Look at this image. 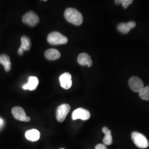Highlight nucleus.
I'll return each instance as SVG.
<instances>
[{
  "label": "nucleus",
  "instance_id": "nucleus-1",
  "mask_svg": "<svg viewBox=\"0 0 149 149\" xmlns=\"http://www.w3.org/2000/svg\"><path fill=\"white\" fill-rule=\"evenodd\" d=\"M64 16L68 21L76 26H80L83 22L82 14L75 8H67L65 11Z\"/></svg>",
  "mask_w": 149,
  "mask_h": 149
},
{
  "label": "nucleus",
  "instance_id": "nucleus-2",
  "mask_svg": "<svg viewBox=\"0 0 149 149\" xmlns=\"http://www.w3.org/2000/svg\"><path fill=\"white\" fill-rule=\"evenodd\" d=\"M47 40L48 42L52 45L65 44L68 42L67 38L61 33L58 32L50 33L48 35Z\"/></svg>",
  "mask_w": 149,
  "mask_h": 149
},
{
  "label": "nucleus",
  "instance_id": "nucleus-3",
  "mask_svg": "<svg viewBox=\"0 0 149 149\" xmlns=\"http://www.w3.org/2000/svg\"><path fill=\"white\" fill-rule=\"evenodd\" d=\"M132 138L135 145L139 148L145 149L149 146L148 140L142 134L134 132L132 134Z\"/></svg>",
  "mask_w": 149,
  "mask_h": 149
},
{
  "label": "nucleus",
  "instance_id": "nucleus-4",
  "mask_svg": "<svg viewBox=\"0 0 149 149\" xmlns=\"http://www.w3.org/2000/svg\"><path fill=\"white\" fill-rule=\"evenodd\" d=\"M22 21L29 26L34 27L39 23V18L33 11H30L23 16Z\"/></svg>",
  "mask_w": 149,
  "mask_h": 149
},
{
  "label": "nucleus",
  "instance_id": "nucleus-5",
  "mask_svg": "<svg viewBox=\"0 0 149 149\" xmlns=\"http://www.w3.org/2000/svg\"><path fill=\"white\" fill-rule=\"evenodd\" d=\"M71 109V107L68 104H62L59 106L56 111V119L59 122H63L66 119Z\"/></svg>",
  "mask_w": 149,
  "mask_h": 149
},
{
  "label": "nucleus",
  "instance_id": "nucleus-6",
  "mask_svg": "<svg viewBox=\"0 0 149 149\" xmlns=\"http://www.w3.org/2000/svg\"><path fill=\"white\" fill-rule=\"evenodd\" d=\"M12 113L14 118L18 120L26 122L31 120V118L27 117L24 109L20 107H13L12 109Z\"/></svg>",
  "mask_w": 149,
  "mask_h": 149
},
{
  "label": "nucleus",
  "instance_id": "nucleus-7",
  "mask_svg": "<svg viewBox=\"0 0 149 149\" xmlns=\"http://www.w3.org/2000/svg\"><path fill=\"white\" fill-rule=\"evenodd\" d=\"M90 113L88 111L82 108H79L72 112V119L74 120L79 119L83 120H87L90 119Z\"/></svg>",
  "mask_w": 149,
  "mask_h": 149
},
{
  "label": "nucleus",
  "instance_id": "nucleus-8",
  "mask_svg": "<svg viewBox=\"0 0 149 149\" xmlns=\"http://www.w3.org/2000/svg\"><path fill=\"white\" fill-rule=\"evenodd\" d=\"M129 85L132 90L135 92H139L144 87L143 81L136 76H133L129 79Z\"/></svg>",
  "mask_w": 149,
  "mask_h": 149
},
{
  "label": "nucleus",
  "instance_id": "nucleus-9",
  "mask_svg": "<svg viewBox=\"0 0 149 149\" xmlns=\"http://www.w3.org/2000/svg\"><path fill=\"white\" fill-rule=\"evenodd\" d=\"M61 86L65 90H68L72 86V77L69 72H65L59 77Z\"/></svg>",
  "mask_w": 149,
  "mask_h": 149
},
{
  "label": "nucleus",
  "instance_id": "nucleus-10",
  "mask_svg": "<svg viewBox=\"0 0 149 149\" xmlns=\"http://www.w3.org/2000/svg\"><path fill=\"white\" fill-rule=\"evenodd\" d=\"M136 24L134 21H130L128 23H120L118 24V30L123 34H127L131 29L136 26Z\"/></svg>",
  "mask_w": 149,
  "mask_h": 149
},
{
  "label": "nucleus",
  "instance_id": "nucleus-11",
  "mask_svg": "<svg viewBox=\"0 0 149 149\" xmlns=\"http://www.w3.org/2000/svg\"><path fill=\"white\" fill-rule=\"evenodd\" d=\"M77 62L80 65H87L88 68H90L92 65V61L91 60L90 56L86 53H81L79 54L77 58Z\"/></svg>",
  "mask_w": 149,
  "mask_h": 149
},
{
  "label": "nucleus",
  "instance_id": "nucleus-12",
  "mask_svg": "<svg viewBox=\"0 0 149 149\" xmlns=\"http://www.w3.org/2000/svg\"><path fill=\"white\" fill-rule=\"evenodd\" d=\"M39 84V80L36 76H31L27 84L23 85V88L26 90H35Z\"/></svg>",
  "mask_w": 149,
  "mask_h": 149
},
{
  "label": "nucleus",
  "instance_id": "nucleus-13",
  "mask_svg": "<svg viewBox=\"0 0 149 149\" xmlns=\"http://www.w3.org/2000/svg\"><path fill=\"white\" fill-rule=\"evenodd\" d=\"M45 56L49 60H55L59 59L61 54L59 51L55 49H49L45 52Z\"/></svg>",
  "mask_w": 149,
  "mask_h": 149
},
{
  "label": "nucleus",
  "instance_id": "nucleus-14",
  "mask_svg": "<svg viewBox=\"0 0 149 149\" xmlns=\"http://www.w3.org/2000/svg\"><path fill=\"white\" fill-rule=\"evenodd\" d=\"M25 136L27 140L31 141H36L40 138V134L37 129H31L27 131Z\"/></svg>",
  "mask_w": 149,
  "mask_h": 149
},
{
  "label": "nucleus",
  "instance_id": "nucleus-15",
  "mask_svg": "<svg viewBox=\"0 0 149 149\" xmlns=\"http://www.w3.org/2000/svg\"><path fill=\"white\" fill-rule=\"evenodd\" d=\"M0 64L3 65L6 72H8L11 70V63L10 61V58L7 55H0Z\"/></svg>",
  "mask_w": 149,
  "mask_h": 149
},
{
  "label": "nucleus",
  "instance_id": "nucleus-16",
  "mask_svg": "<svg viewBox=\"0 0 149 149\" xmlns=\"http://www.w3.org/2000/svg\"><path fill=\"white\" fill-rule=\"evenodd\" d=\"M102 132L105 134V136L103 140V142L105 145H110L113 143L111 131L107 127L102 128Z\"/></svg>",
  "mask_w": 149,
  "mask_h": 149
},
{
  "label": "nucleus",
  "instance_id": "nucleus-17",
  "mask_svg": "<svg viewBox=\"0 0 149 149\" xmlns=\"http://www.w3.org/2000/svg\"><path fill=\"white\" fill-rule=\"evenodd\" d=\"M31 42L29 38L27 36H23L21 38V48L24 50V51H28L31 48Z\"/></svg>",
  "mask_w": 149,
  "mask_h": 149
},
{
  "label": "nucleus",
  "instance_id": "nucleus-18",
  "mask_svg": "<svg viewBox=\"0 0 149 149\" xmlns=\"http://www.w3.org/2000/svg\"><path fill=\"white\" fill-rule=\"evenodd\" d=\"M140 97L146 101H149V86L144 87L139 92Z\"/></svg>",
  "mask_w": 149,
  "mask_h": 149
},
{
  "label": "nucleus",
  "instance_id": "nucleus-19",
  "mask_svg": "<svg viewBox=\"0 0 149 149\" xmlns=\"http://www.w3.org/2000/svg\"><path fill=\"white\" fill-rule=\"evenodd\" d=\"M133 0H123L122 4L123 7L124 9H126L128 8V6L133 3Z\"/></svg>",
  "mask_w": 149,
  "mask_h": 149
},
{
  "label": "nucleus",
  "instance_id": "nucleus-20",
  "mask_svg": "<svg viewBox=\"0 0 149 149\" xmlns=\"http://www.w3.org/2000/svg\"><path fill=\"white\" fill-rule=\"evenodd\" d=\"M95 149H107V148L104 144H99L95 146Z\"/></svg>",
  "mask_w": 149,
  "mask_h": 149
},
{
  "label": "nucleus",
  "instance_id": "nucleus-21",
  "mask_svg": "<svg viewBox=\"0 0 149 149\" xmlns=\"http://www.w3.org/2000/svg\"><path fill=\"white\" fill-rule=\"evenodd\" d=\"M24 50L23 49H22L21 47L18 49V53L19 55H22L23 53H24Z\"/></svg>",
  "mask_w": 149,
  "mask_h": 149
},
{
  "label": "nucleus",
  "instance_id": "nucleus-22",
  "mask_svg": "<svg viewBox=\"0 0 149 149\" xmlns=\"http://www.w3.org/2000/svg\"><path fill=\"white\" fill-rule=\"evenodd\" d=\"M122 1L123 0H116V1H115V3H116L117 5H119V4L122 3Z\"/></svg>",
  "mask_w": 149,
  "mask_h": 149
},
{
  "label": "nucleus",
  "instance_id": "nucleus-23",
  "mask_svg": "<svg viewBox=\"0 0 149 149\" xmlns=\"http://www.w3.org/2000/svg\"><path fill=\"white\" fill-rule=\"evenodd\" d=\"M3 120L0 118V128H1V127L3 125Z\"/></svg>",
  "mask_w": 149,
  "mask_h": 149
},
{
  "label": "nucleus",
  "instance_id": "nucleus-24",
  "mask_svg": "<svg viewBox=\"0 0 149 149\" xmlns=\"http://www.w3.org/2000/svg\"></svg>",
  "mask_w": 149,
  "mask_h": 149
}]
</instances>
